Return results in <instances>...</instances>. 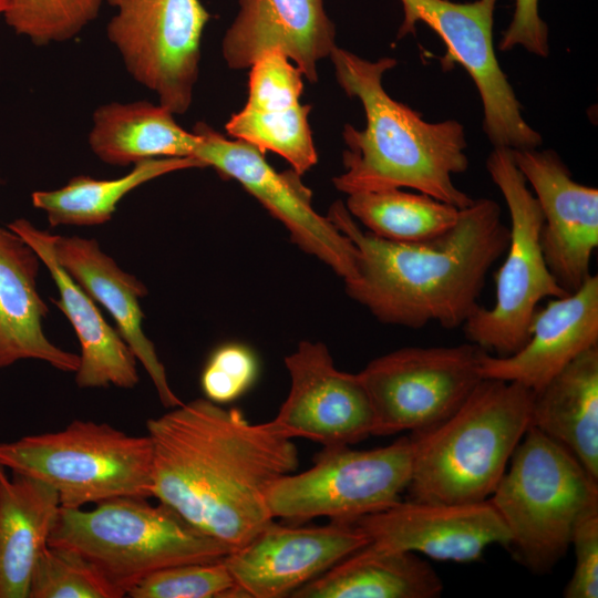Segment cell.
<instances>
[{"label":"cell","mask_w":598,"mask_h":598,"mask_svg":"<svg viewBox=\"0 0 598 598\" xmlns=\"http://www.w3.org/2000/svg\"><path fill=\"white\" fill-rule=\"evenodd\" d=\"M104 0H8L7 24L37 45L69 41L94 21Z\"/></svg>","instance_id":"obj_30"},{"label":"cell","mask_w":598,"mask_h":598,"mask_svg":"<svg viewBox=\"0 0 598 598\" xmlns=\"http://www.w3.org/2000/svg\"><path fill=\"white\" fill-rule=\"evenodd\" d=\"M529 426L565 447L598 481V347L534 394Z\"/></svg>","instance_id":"obj_26"},{"label":"cell","mask_w":598,"mask_h":598,"mask_svg":"<svg viewBox=\"0 0 598 598\" xmlns=\"http://www.w3.org/2000/svg\"><path fill=\"white\" fill-rule=\"evenodd\" d=\"M40 261L21 237L0 227V370L34 359L75 372L79 354L55 346L43 331L49 308L37 289Z\"/></svg>","instance_id":"obj_23"},{"label":"cell","mask_w":598,"mask_h":598,"mask_svg":"<svg viewBox=\"0 0 598 598\" xmlns=\"http://www.w3.org/2000/svg\"><path fill=\"white\" fill-rule=\"evenodd\" d=\"M257 374L258 360L251 349L230 342L212 353L200 384L206 399L223 404L241 396L254 384Z\"/></svg>","instance_id":"obj_33"},{"label":"cell","mask_w":598,"mask_h":598,"mask_svg":"<svg viewBox=\"0 0 598 598\" xmlns=\"http://www.w3.org/2000/svg\"><path fill=\"white\" fill-rule=\"evenodd\" d=\"M302 76L282 52H264L250 65L245 106L225 125L231 137L264 154H278L300 175L318 162L308 120L311 106L300 103Z\"/></svg>","instance_id":"obj_18"},{"label":"cell","mask_w":598,"mask_h":598,"mask_svg":"<svg viewBox=\"0 0 598 598\" xmlns=\"http://www.w3.org/2000/svg\"><path fill=\"white\" fill-rule=\"evenodd\" d=\"M60 507L48 484L0 466V598H28Z\"/></svg>","instance_id":"obj_24"},{"label":"cell","mask_w":598,"mask_h":598,"mask_svg":"<svg viewBox=\"0 0 598 598\" xmlns=\"http://www.w3.org/2000/svg\"><path fill=\"white\" fill-rule=\"evenodd\" d=\"M534 394L515 382L483 379L450 416L412 433L410 498L487 499L529 427Z\"/></svg>","instance_id":"obj_4"},{"label":"cell","mask_w":598,"mask_h":598,"mask_svg":"<svg viewBox=\"0 0 598 598\" xmlns=\"http://www.w3.org/2000/svg\"><path fill=\"white\" fill-rule=\"evenodd\" d=\"M575 567L564 597H598V499L591 502L577 517L570 536Z\"/></svg>","instance_id":"obj_34"},{"label":"cell","mask_w":598,"mask_h":598,"mask_svg":"<svg viewBox=\"0 0 598 598\" xmlns=\"http://www.w3.org/2000/svg\"><path fill=\"white\" fill-rule=\"evenodd\" d=\"M411 473L410 436L371 450L322 447L310 468L283 475L269 487L267 506L274 519L292 525L320 517L353 524L399 502Z\"/></svg>","instance_id":"obj_9"},{"label":"cell","mask_w":598,"mask_h":598,"mask_svg":"<svg viewBox=\"0 0 598 598\" xmlns=\"http://www.w3.org/2000/svg\"><path fill=\"white\" fill-rule=\"evenodd\" d=\"M403 20L398 39L415 32L423 23L444 42V61L460 63L470 74L480 94L484 132L494 147L508 150L537 148L543 143L522 114L493 41L494 12L498 0H399Z\"/></svg>","instance_id":"obj_12"},{"label":"cell","mask_w":598,"mask_h":598,"mask_svg":"<svg viewBox=\"0 0 598 598\" xmlns=\"http://www.w3.org/2000/svg\"><path fill=\"white\" fill-rule=\"evenodd\" d=\"M174 113L148 101L110 102L92 115L87 142L93 154L113 166L162 157H194L198 136Z\"/></svg>","instance_id":"obj_27"},{"label":"cell","mask_w":598,"mask_h":598,"mask_svg":"<svg viewBox=\"0 0 598 598\" xmlns=\"http://www.w3.org/2000/svg\"><path fill=\"white\" fill-rule=\"evenodd\" d=\"M146 430L152 496L233 549L274 520L268 489L299 465L292 439L272 421L251 423L206 398L147 420Z\"/></svg>","instance_id":"obj_1"},{"label":"cell","mask_w":598,"mask_h":598,"mask_svg":"<svg viewBox=\"0 0 598 598\" xmlns=\"http://www.w3.org/2000/svg\"><path fill=\"white\" fill-rule=\"evenodd\" d=\"M28 598H117L101 574L81 555L48 545L34 566Z\"/></svg>","instance_id":"obj_31"},{"label":"cell","mask_w":598,"mask_h":598,"mask_svg":"<svg viewBox=\"0 0 598 598\" xmlns=\"http://www.w3.org/2000/svg\"><path fill=\"white\" fill-rule=\"evenodd\" d=\"M54 254L73 280L113 317L117 331L148 373L165 408L183 402L173 392L154 343L142 329L144 313L140 301L147 288L124 271L92 238L55 235Z\"/></svg>","instance_id":"obj_22"},{"label":"cell","mask_w":598,"mask_h":598,"mask_svg":"<svg viewBox=\"0 0 598 598\" xmlns=\"http://www.w3.org/2000/svg\"><path fill=\"white\" fill-rule=\"evenodd\" d=\"M488 499L507 527L515 558L543 575L570 547L577 517L598 499V481L565 447L529 426Z\"/></svg>","instance_id":"obj_6"},{"label":"cell","mask_w":598,"mask_h":598,"mask_svg":"<svg viewBox=\"0 0 598 598\" xmlns=\"http://www.w3.org/2000/svg\"><path fill=\"white\" fill-rule=\"evenodd\" d=\"M152 464L147 434L93 421L74 420L56 432L0 442V466L48 484L65 508L120 496L151 497Z\"/></svg>","instance_id":"obj_7"},{"label":"cell","mask_w":598,"mask_h":598,"mask_svg":"<svg viewBox=\"0 0 598 598\" xmlns=\"http://www.w3.org/2000/svg\"><path fill=\"white\" fill-rule=\"evenodd\" d=\"M373 235L398 243H420L450 230L460 209L453 205L402 188L360 192L348 195L344 204Z\"/></svg>","instance_id":"obj_29"},{"label":"cell","mask_w":598,"mask_h":598,"mask_svg":"<svg viewBox=\"0 0 598 598\" xmlns=\"http://www.w3.org/2000/svg\"><path fill=\"white\" fill-rule=\"evenodd\" d=\"M328 218L358 250V277L344 282L347 293L379 321L412 329L462 327L509 240L501 206L491 198L474 199L450 230L420 243L362 230L340 200Z\"/></svg>","instance_id":"obj_2"},{"label":"cell","mask_w":598,"mask_h":598,"mask_svg":"<svg viewBox=\"0 0 598 598\" xmlns=\"http://www.w3.org/2000/svg\"><path fill=\"white\" fill-rule=\"evenodd\" d=\"M486 169L502 193L511 218L506 257L495 275V302L478 306L462 326L468 342L506 357L529 339L530 324L544 299L566 292L551 275L540 246L543 215L511 150L494 147Z\"/></svg>","instance_id":"obj_8"},{"label":"cell","mask_w":598,"mask_h":598,"mask_svg":"<svg viewBox=\"0 0 598 598\" xmlns=\"http://www.w3.org/2000/svg\"><path fill=\"white\" fill-rule=\"evenodd\" d=\"M329 58L339 85L360 100L367 120L363 130L343 127L344 172L333 178L334 187L347 195L410 188L458 209L470 206L474 199L452 178L470 165L464 126L451 118L427 122L392 99L382 79L395 59L370 61L338 47Z\"/></svg>","instance_id":"obj_3"},{"label":"cell","mask_w":598,"mask_h":598,"mask_svg":"<svg viewBox=\"0 0 598 598\" xmlns=\"http://www.w3.org/2000/svg\"><path fill=\"white\" fill-rule=\"evenodd\" d=\"M48 545L81 555L117 598L163 568L224 559L229 546L200 532L169 506L120 496L91 511L60 507Z\"/></svg>","instance_id":"obj_5"},{"label":"cell","mask_w":598,"mask_h":598,"mask_svg":"<svg viewBox=\"0 0 598 598\" xmlns=\"http://www.w3.org/2000/svg\"><path fill=\"white\" fill-rule=\"evenodd\" d=\"M512 158L540 207V246L558 285L568 293L592 274L598 247V189L573 179L551 150H511Z\"/></svg>","instance_id":"obj_16"},{"label":"cell","mask_w":598,"mask_h":598,"mask_svg":"<svg viewBox=\"0 0 598 598\" xmlns=\"http://www.w3.org/2000/svg\"><path fill=\"white\" fill-rule=\"evenodd\" d=\"M598 347V276L538 307L528 341L506 357L480 352L483 379L518 383L534 393L585 351Z\"/></svg>","instance_id":"obj_19"},{"label":"cell","mask_w":598,"mask_h":598,"mask_svg":"<svg viewBox=\"0 0 598 598\" xmlns=\"http://www.w3.org/2000/svg\"><path fill=\"white\" fill-rule=\"evenodd\" d=\"M8 228L37 252L59 290L60 299L53 302L69 319L81 347L80 365L74 372L76 385L133 389L140 382L137 359L118 331L106 322L95 301L56 260L55 235L25 218L14 219Z\"/></svg>","instance_id":"obj_21"},{"label":"cell","mask_w":598,"mask_h":598,"mask_svg":"<svg viewBox=\"0 0 598 598\" xmlns=\"http://www.w3.org/2000/svg\"><path fill=\"white\" fill-rule=\"evenodd\" d=\"M285 364L290 389L271 420L283 435L322 447L351 445L372 435V406L359 374L337 369L326 344L301 341Z\"/></svg>","instance_id":"obj_14"},{"label":"cell","mask_w":598,"mask_h":598,"mask_svg":"<svg viewBox=\"0 0 598 598\" xmlns=\"http://www.w3.org/2000/svg\"><path fill=\"white\" fill-rule=\"evenodd\" d=\"M549 30L539 13V0H514V11L508 27L498 43L501 51L523 47L542 58L549 54Z\"/></svg>","instance_id":"obj_35"},{"label":"cell","mask_w":598,"mask_h":598,"mask_svg":"<svg viewBox=\"0 0 598 598\" xmlns=\"http://www.w3.org/2000/svg\"><path fill=\"white\" fill-rule=\"evenodd\" d=\"M481 348L405 347L370 361L358 374L373 412L372 435L424 431L457 410L483 380Z\"/></svg>","instance_id":"obj_10"},{"label":"cell","mask_w":598,"mask_h":598,"mask_svg":"<svg viewBox=\"0 0 598 598\" xmlns=\"http://www.w3.org/2000/svg\"><path fill=\"white\" fill-rule=\"evenodd\" d=\"M115 9L109 41L125 69L174 114L188 111L209 12L200 0H105Z\"/></svg>","instance_id":"obj_11"},{"label":"cell","mask_w":598,"mask_h":598,"mask_svg":"<svg viewBox=\"0 0 598 598\" xmlns=\"http://www.w3.org/2000/svg\"><path fill=\"white\" fill-rule=\"evenodd\" d=\"M8 0H0V16H3L7 9Z\"/></svg>","instance_id":"obj_36"},{"label":"cell","mask_w":598,"mask_h":598,"mask_svg":"<svg viewBox=\"0 0 598 598\" xmlns=\"http://www.w3.org/2000/svg\"><path fill=\"white\" fill-rule=\"evenodd\" d=\"M198 136L194 157L219 175L236 179L289 231L303 251L328 265L344 282L358 277V250L328 217L311 204V190L295 169L277 172L256 146L229 140L204 122L192 130Z\"/></svg>","instance_id":"obj_13"},{"label":"cell","mask_w":598,"mask_h":598,"mask_svg":"<svg viewBox=\"0 0 598 598\" xmlns=\"http://www.w3.org/2000/svg\"><path fill=\"white\" fill-rule=\"evenodd\" d=\"M205 165L195 157H162L134 164L132 171L115 179H95L79 175L52 190H35L32 205L45 213L49 224L93 226L109 221L120 200L136 187L162 175Z\"/></svg>","instance_id":"obj_28"},{"label":"cell","mask_w":598,"mask_h":598,"mask_svg":"<svg viewBox=\"0 0 598 598\" xmlns=\"http://www.w3.org/2000/svg\"><path fill=\"white\" fill-rule=\"evenodd\" d=\"M353 524L370 542L435 560L468 563L493 545L508 546L509 533L492 502L399 501Z\"/></svg>","instance_id":"obj_17"},{"label":"cell","mask_w":598,"mask_h":598,"mask_svg":"<svg viewBox=\"0 0 598 598\" xmlns=\"http://www.w3.org/2000/svg\"><path fill=\"white\" fill-rule=\"evenodd\" d=\"M235 581L224 560L159 569L127 594L132 598H234Z\"/></svg>","instance_id":"obj_32"},{"label":"cell","mask_w":598,"mask_h":598,"mask_svg":"<svg viewBox=\"0 0 598 598\" xmlns=\"http://www.w3.org/2000/svg\"><path fill=\"white\" fill-rule=\"evenodd\" d=\"M221 52L230 69L243 70L266 51L282 52L311 83L318 63L336 45V27L323 0H238Z\"/></svg>","instance_id":"obj_20"},{"label":"cell","mask_w":598,"mask_h":598,"mask_svg":"<svg viewBox=\"0 0 598 598\" xmlns=\"http://www.w3.org/2000/svg\"><path fill=\"white\" fill-rule=\"evenodd\" d=\"M369 543L355 524L272 520L223 560L235 581L234 598H283Z\"/></svg>","instance_id":"obj_15"},{"label":"cell","mask_w":598,"mask_h":598,"mask_svg":"<svg viewBox=\"0 0 598 598\" xmlns=\"http://www.w3.org/2000/svg\"><path fill=\"white\" fill-rule=\"evenodd\" d=\"M442 591L440 576L419 554L370 542L290 597L436 598Z\"/></svg>","instance_id":"obj_25"}]
</instances>
